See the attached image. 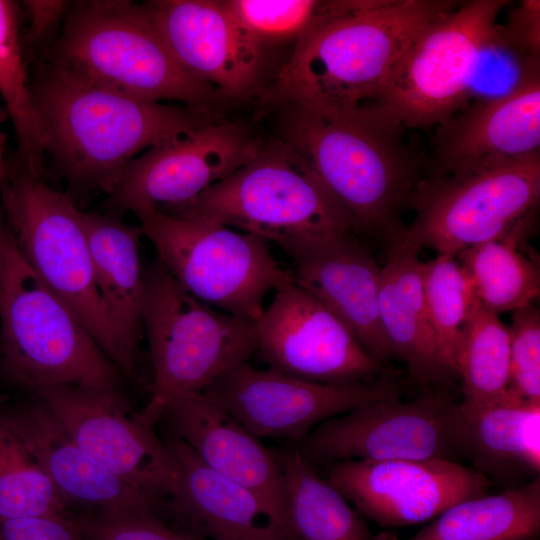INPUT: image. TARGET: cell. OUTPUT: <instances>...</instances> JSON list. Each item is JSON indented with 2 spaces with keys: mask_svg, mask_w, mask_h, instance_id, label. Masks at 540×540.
<instances>
[{
  "mask_svg": "<svg viewBox=\"0 0 540 540\" xmlns=\"http://www.w3.org/2000/svg\"><path fill=\"white\" fill-rule=\"evenodd\" d=\"M285 106L280 139L340 206L354 234L385 249L399 241L402 214L426 166L406 142L407 129L371 104L349 111Z\"/></svg>",
  "mask_w": 540,
  "mask_h": 540,
  "instance_id": "cell-1",
  "label": "cell"
},
{
  "mask_svg": "<svg viewBox=\"0 0 540 540\" xmlns=\"http://www.w3.org/2000/svg\"><path fill=\"white\" fill-rule=\"evenodd\" d=\"M458 4L448 0L323 1L263 99L333 111L369 105L409 42Z\"/></svg>",
  "mask_w": 540,
  "mask_h": 540,
  "instance_id": "cell-2",
  "label": "cell"
},
{
  "mask_svg": "<svg viewBox=\"0 0 540 540\" xmlns=\"http://www.w3.org/2000/svg\"><path fill=\"white\" fill-rule=\"evenodd\" d=\"M30 90L44 155L71 184L107 194L138 153L215 118L119 93L50 61L39 65Z\"/></svg>",
  "mask_w": 540,
  "mask_h": 540,
  "instance_id": "cell-3",
  "label": "cell"
},
{
  "mask_svg": "<svg viewBox=\"0 0 540 540\" xmlns=\"http://www.w3.org/2000/svg\"><path fill=\"white\" fill-rule=\"evenodd\" d=\"M0 371L29 394L71 384L122 390L125 378L21 255L0 210Z\"/></svg>",
  "mask_w": 540,
  "mask_h": 540,
  "instance_id": "cell-4",
  "label": "cell"
},
{
  "mask_svg": "<svg viewBox=\"0 0 540 540\" xmlns=\"http://www.w3.org/2000/svg\"><path fill=\"white\" fill-rule=\"evenodd\" d=\"M48 61L144 101L174 100L209 111L208 105L223 97L177 61L144 3L89 0L70 4Z\"/></svg>",
  "mask_w": 540,
  "mask_h": 540,
  "instance_id": "cell-5",
  "label": "cell"
},
{
  "mask_svg": "<svg viewBox=\"0 0 540 540\" xmlns=\"http://www.w3.org/2000/svg\"><path fill=\"white\" fill-rule=\"evenodd\" d=\"M0 196L6 224L23 258L123 377L142 386L139 365L119 339L98 293L81 210L71 195L52 188L18 158L6 162Z\"/></svg>",
  "mask_w": 540,
  "mask_h": 540,
  "instance_id": "cell-6",
  "label": "cell"
},
{
  "mask_svg": "<svg viewBox=\"0 0 540 540\" xmlns=\"http://www.w3.org/2000/svg\"><path fill=\"white\" fill-rule=\"evenodd\" d=\"M142 321L152 368L140 411L158 423L177 398L199 393L256 350L254 323L212 308L186 291L156 258L143 271Z\"/></svg>",
  "mask_w": 540,
  "mask_h": 540,
  "instance_id": "cell-7",
  "label": "cell"
},
{
  "mask_svg": "<svg viewBox=\"0 0 540 540\" xmlns=\"http://www.w3.org/2000/svg\"><path fill=\"white\" fill-rule=\"evenodd\" d=\"M156 258L199 301L254 323L267 294L293 281L266 240L198 215L139 211Z\"/></svg>",
  "mask_w": 540,
  "mask_h": 540,
  "instance_id": "cell-8",
  "label": "cell"
},
{
  "mask_svg": "<svg viewBox=\"0 0 540 540\" xmlns=\"http://www.w3.org/2000/svg\"><path fill=\"white\" fill-rule=\"evenodd\" d=\"M507 0L458 4L422 29L394 62L371 103L405 129L438 126L468 105L485 51L497 47Z\"/></svg>",
  "mask_w": 540,
  "mask_h": 540,
  "instance_id": "cell-9",
  "label": "cell"
},
{
  "mask_svg": "<svg viewBox=\"0 0 540 540\" xmlns=\"http://www.w3.org/2000/svg\"><path fill=\"white\" fill-rule=\"evenodd\" d=\"M157 210L205 217L274 244L354 234L340 206L280 138L191 201Z\"/></svg>",
  "mask_w": 540,
  "mask_h": 540,
  "instance_id": "cell-10",
  "label": "cell"
},
{
  "mask_svg": "<svg viewBox=\"0 0 540 540\" xmlns=\"http://www.w3.org/2000/svg\"><path fill=\"white\" fill-rule=\"evenodd\" d=\"M539 200L540 152L465 177H425L402 239L420 251L457 255L507 233L537 212Z\"/></svg>",
  "mask_w": 540,
  "mask_h": 540,
  "instance_id": "cell-11",
  "label": "cell"
},
{
  "mask_svg": "<svg viewBox=\"0 0 540 540\" xmlns=\"http://www.w3.org/2000/svg\"><path fill=\"white\" fill-rule=\"evenodd\" d=\"M448 384L423 387L412 401H375L315 427L297 449L310 463L466 457L460 403Z\"/></svg>",
  "mask_w": 540,
  "mask_h": 540,
  "instance_id": "cell-12",
  "label": "cell"
},
{
  "mask_svg": "<svg viewBox=\"0 0 540 540\" xmlns=\"http://www.w3.org/2000/svg\"><path fill=\"white\" fill-rule=\"evenodd\" d=\"M39 397L96 462L160 507L178 490L176 461L122 390L71 384L43 386Z\"/></svg>",
  "mask_w": 540,
  "mask_h": 540,
  "instance_id": "cell-13",
  "label": "cell"
},
{
  "mask_svg": "<svg viewBox=\"0 0 540 540\" xmlns=\"http://www.w3.org/2000/svg\"><path fill=\"white\" fill-rule=\"evenodd\" d=\"M403 380L385 371L362 383H319L240 363L202 391L258 438L299 443L319 424L363 405L399 398Z\"/></svg>",
  "mask_w": 540,
  "mask_h": 540,
  "instance_id": "cell-14",
  "label": "cell"
},
{
  "mask_svg": "<svg viewBox=\"0 0 540 540\" xmlns=\"http://www.w3.org/2000/svg\"><path fill=\"white\" fill-rule=\"evenodd\" d=\"M266 142L246 124L215 117L133 158L105 206L135 214L184 204L248 164Z\"/></svg>",
  "mask_w": 540,
  "mask_h": 540,
  "instance_id": "cell-15",
  "label": "cell"
},
{
  "mask_svg": "<svg viewBox=\"0 0 540 540\" xmlns=\"http://www.w3.org/2000/svg\"><path fill=\"white\" fill-rule=\"evenodd\" d=\"M254 327V354L271 370L330 384L369 382L386 371L328 309L293 281L274 291Z\"/></svg>",
  "mask_w": 540,
  "mask_h": 540,
  "instance_id": "cell-16",
  "label": "cell"
},
{
  "mask_svg": "<svg viewBox=\"0 0 540 540\" xmlns=\"http://www.w3.org/2000/svg\"><path fill=\"white\" fill-rule=\"evenodd\" d=\"M357 512L382 527L433 520L450 506L484 495L480 471L450 460H342L327 479Z\"/></svg>",
  "mask_w": 540,
  "mask_h": 540,
  "instance_id": "cell-17",
  "label": "cell"
},
{
  "mask_svg": "<svg viewBox=\"0 0 540 540\" xmlns=\"http://www.w3.org/2000/svg\"><path fill=\"white\" fill-rule=\"evenodd\" d=\"M540 65L506 93L468 104L436 128L426 178L465 177L540 152Z\"/></svg>",
  "mask_w": 540,
  "mask_h": 540,
  "instance_id": "cell-18",
  "label": "cell"
},
{
  "mask_svg": "<svg viewBox=\"0 0 540 540\" xmlns=\"http://www.w3.org/2000/svg\"><path fill=\"white\" fill-rule=\"evenodd\" d=\"M291 260L293 282L328 309L384 366L394 357L379 312L380 267L354 234L275 243Z\"/></svg>",
  "mask_w": 540,
  "mask_h": 540,
  "instance_id": "cell-19",
  "label": "cell"
},
{
  "mask_svg": "<svg viewBox=\"0 0 540 540\" xmlns=\"http://www.w3.org/2000/svg\"><path fill=\"white\" fill-rule=\"evenodd\" d=\"M144 5L177 61L225 98H240L257 83L262 46L222 1L154 0Z\"/></svg>",
  "mask_w": 540,
  "mask_h": 540,
  "instance_id": "cell-20",
  "label": "cell"
},
{
  "mask_svg": "<svg viewBox=\"0 0 540 540\" xmlns=\"http://www.w3.org/2000/svg\"><path fill=\"white\" fill-rule=\"evenodd\" d=\"M159 422H163L167 436L187 444L210 469L254 492L294 540L286 512L284 478L272 449L202 392L171 402Z\"/></svg>",
  "mask_w": 540,
  "mask_h": 540,
  "instance_id": "cell-21",
  "label": "cell"
},
{
  "mask_svg": "<svg viewBox=\"0 0 540 540\" xmlns=\"http://www.w3.org/2000/svg\"><path fill=\"white\" fill-rule=\"evenodd\" d=\"M179 471L177 493L164 511L194 540H291L270 508L251 490L205 465L184 442L164 439Z\"/></svg>",
  "mask_w": 540,
  "mask_h": 540,
  "instance_id": "cell-22",
  "label": "cell"
},
{
  "mask_svg": "<svg viewBox=\"0 0 540 540\" xmlns=\"http://www.w3.org/2000/svg\"><path fill=\"white\" fill-rule=\"evenodd\" d=\"M6 417L59 494L73 505L94 510H151L157 504L91 458L51 409L37 396L1 404Z\"/></svg>",
  "mask_w": 540,
  "mask_h": 540,
  "instance_id": "cell-23",
  "label": "cell"
},
{
  "mask_svg": "<svg viewBox=\"0 0 540 540\" xmlns=\"http://www.w3.org/2000/svg\"><path fill=\"white\" fill-rule=\"evenodd\" d=\"M421 251L402 238L385 249L379 274V312L394 356L406 364L422 387L444 385L455 378L445 365L427 313Z\"/></svg>",
  "mask_w": 540,
  "mask_h": 540,
  "instance_id": "cell-24",
  "label": "cell"
},
{
  "mask_svg": "<svg viewBox=\"0 0 540 540\" xmlns=\"http://www.w3.org/2000/svg\"><path fill=\"white\" fill-rule=\"evenodd\" d=\"M81 221L103 306L127 353L139 365L144 334V268L139 254L143 231L112 214L81 211Z\"/></svg>",
  "mask_w": 540,
  "mask_h": 540,
  "instance_id": "cell-25",
  "label": "cell"
},
{
  "mask_svg": "<svg viewBox=\"0 0 540 540\" xmlns=\"http://www.w3.org/2000/svg\"><path fill=\"white\" fill-rule=\"evenodd\" d=\"M467 458L486 476L539 474L540 402L513 396L474 409L461 408Z\"/></svg>",
  "mask_w": 540,
  "mask_h": 540,
  "instance_id": "cell-26",
  "label": "cell"
},
{
  "mask_svg": "<svg viewBox=\"0 0 540 540\" xmlns=\"http://www.w3.org/2000/svg\"><path fill=\"white\" fill-rule=\"evenodd\" d=\"M536 213L522 219L504 235L456 255L475 297L497 315L513 312L539 298V261L537 256L523 250L534 230Z\"/></svg>",
  "mask_w": 540,
  "mask_h": 540,
  "instance_id": "cell-27",
  "label": "cell"
},
{
  "mask_svg": "<svg viewBox=\"0 0 540 540\" xmlns=\"http://www.w3.org/2000/svg\"><path fill=\"white\" fill-rule=\"evenodd\" d=\"M281 467L294 540H392L375 535L342 494L295 448L272 449Z\"/></svg>",
  "mask_w": 540,
  "mask_h": 540,
  "instance_id": "cell-28",
  "label": "cell"
},
{
  "mask_svg": "<svg viewBox=\"0 0 540 540\" xmlns=\"http://www.w3.org/2000/svg\"><path fill=\"white\" fill-rule=\"evenodd\" d=\"M540 479L499 494L462 500L408 540H536Z\"/></svg>",
  "mask_w": 540,
  "mask_h": 540,
  "instance_id": "cell-29",
  "label": "cell"
},
{
  "mask_svg": "<svg viewBox=\"0 0 540 540\" xmlns=\"http://www.w3.org/2000/svg\"><path fill=\"white\" fill-rule=\"evenodd\" d=\"M456 372L461 378L463 409L517 396L511 390L508 327L477 298L461 331Z\"/></svg>",
  "mask_w": 540,
  "mask_h": 540,
  "instance_id": "cell-30",
  "label": "cell"
},
{
  "mask_svg": "<svg viewBox=\"0 0 540 540\" xmlns=\"http://www.w3.org/2000/svg\"><path fill=\"white\" fill-rule=\"evenodd\" d=\"M72 514L0 404V520Z\"/></svg>",
  "mask_w": 540,
  "mask_h": 540,
  "instance_id": "cell-31",
  "label": "cell"
},
{
  "mask_svg": "<svg viewBox=\"0 0 540 540\" xmlns=\"http://www.w3.org/2000/svg\"><path fill=\"white\" fill-rule=\"evenodd\" d=\"M0 95L15 131L19 160L43 175L41 131L22 56L18 5L9 0H0Z\"/></svg>",
  "mask_w": 540,
  "mask_h": 540,
  "instance_id": "cell-32",
  "label": "cell"
},
{
  "mask_svg": "<svg viewBox=\"0 0 540 540\" xmlns=\"http://www.w3.org/2000/svg\"><path fill=\"white\" fill-rule=\"evenodd\" d=\"M424 297L443 361L457 377L461 331L475 300L470 280L456 255L437 254L422 262Z\"/></svg>",
  "mask_w": 540,
  "mask_h": 540,
  "instance_id": "cell-33",
  "label": "cell"
},
{
  "mask_svg": "<svg viewBox=\"0 0 540 540\" xmlns=\"http://www.w3.org/2000/svg\"><path fill=\"white\" fill-rule=\"evenodd\" d=\"M241 28L261 46L266 42L296 40L319 14L323 1L224 0Z\"/></svg>",
  "mask_w": 540,
  "mask_h": 540,
  "instance_id": "cell-34",
  "label": "cell"
},
{
  "mask_svg": "<svg viewBox=\"0 0 540 540\" xmlns=\"http://www.w3.org/2000/svg\"><path fill=\"white\" fill-rule=\"evenodd\" d=\"M510 339L511 390L520 398L540 402V312L529 304L512 312Z\"/></svg>",
  "mask_w": 540,
  "mask_h": 540,
  "instance_id": "cell-35",
  "label": "cell"
},
{
  "mask_svg": "<svg viewBox=\"0 0 540 540\" xmlns=\"http://www.w3.org/2000/svg\"><path fill=\"white\" fill-rule=\"evenodd\" d=\"M80 519L89 540H194L151 510H97Z\"/></svg>",
  "mask_w": 540,
  "mask_h": 540,
  "instance_id": "cell-36",
  "label": "cell"
},
{
  "mask_svg": "<svg viewBox=\"0 0 540 540\" xmlns=\"http://www.w3.org/2000/svg\"><path fill=\"white\" fill-rule=\"evenodd\" d=\"M497 46L524 60V68L540 64V2L522 0L497 29Z\"/></svg>",
  "mask_w": 540,
  "mask_h": 540,
  "instance_id": "cell-37",
  "label": "cell"
},
{
  "mask_svg": "<svg viewBox=\"0 0 540 540\" xmlns=\"http://www.w3.org/2000/svg\"><path fill=\"white\" fill-rule=\"evenodd\" d=\"M0 540H88L73 514L0 520Z\"/></svg>",
  "mask_w": 540,
  "mask_h": 540,
  "instance_id": "cell-38",
  "label": "cell"
},
{
  "mask_svg": "<svg viewBox=\"0 0 540 540\" xmlns=\"http://www.w3.org/2000/svg\"><path fill=\"white\" fill-rule=\"evenodd\" d=\"M70 2L63 0H27L23 5L29 17V28L25 39L30 44L42 42L64 19Z\"/></svg>",
  "mask_w": 540,
  "mask_h": 540,
  "instance_id": "cell-39",
  "label": "cell"
},
{
  "mask_svg": "<svg viewBox=\"0 0 540 540\" xmlns=\"http://www.w3.org/2000/svg\"><path fill=\"white\" fill-rule=\"evenodd\" d=\"M5 166H6V161H5V157H4L3 136H2L1 130H0V180L4 175Z\"/></svg>",
  "mask_w": 540,
  "mask_h": 540,
  "instance_id": "cell-40",
  "label": "cell"
},
{
  "mask_svg": "<svg viewBox=\"0 0 540 540\" xmlns=\"http://www.w3.org/2000/svg\"><path fill=\"white\" fill-rule=\"evenodd\" d=\"M89 540V539H88Z\"/></svg>",
  "mask_w": 540,
  "mask_h": 540,
  "instance_id": "cell-41",
  "label": "cell"
}]
</instances>
